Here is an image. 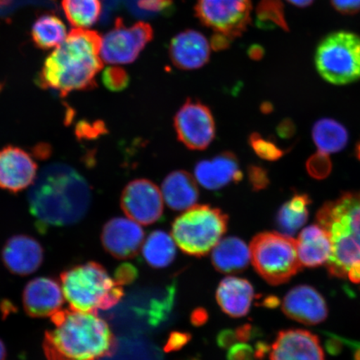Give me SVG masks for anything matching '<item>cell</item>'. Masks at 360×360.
Returning a JSON list of instances; mask_svg holds the SVG:
<instances>
[{
	"label": "cell",
	"instance_id": "obj_1",
	"mask_svg": "<svg viewBox=\"0 0 360 360\" xmlns=\"http://www.w3.org/2000/svg\"><path fill=\"white\" fill-rule=\"evenodd\" d=\"M32 214L43 228L69 226L86 215L91 191L77 170L62 163L44 167L29 192Z\"/></svg>",
	"mask_w": 360,
	"mask_h": 360
},
{
	"label": "cell",
	"instance_id": "obj_2",
	"mask_svg": "<svg viewBox=\"0 0 360 360\" xmlns=\"http://www.w3.org/2000/svg\"><path fill=\"white\" fill-rule=\"evenodd\" d=\"M101 41L96 31L72 30L45 60L37 79L39 86L52 89L62 97L96 88V76L103 66Z\"/></svg>",
	"mask_w": 360,
	"mask_h": 360
},
{
	"label": "cell",
	"instance_id": "obj_3",
	"mask_svg": "<svg viewBox=\"0 0 360 360\" xmlns=\"http://www.w3.org/2000/svg\"><path fill=\"white\" fill-rule=\"evenodd\" d=\"M51 321L43 343L48 360H101L117 349L109 325L96 314L60 310Z\"/></svg>",
	"mask_w": 360,
	"mask_h": 360
},
{
	"label": "cell",
	"instance_id": "obj_4",
	"mask_svg": "<svg viewBox=\"0 0 360 360\" xmlns=\"http://www.w3.org/2000/svg\"><path fill=\"white\" fill-rule=\"evenodd\" d=\"M317 220L331 243L328 272L360 283V193H345L326 202Z\"/></svg>",
	"mask_w": 360,
	"mask_h": 360
},
{
	"label": "cell",
	"instance_id": "obj_5",
	"mask_svg": "<svg viewBox=\"0 0 360 360\" xmlns=\"http://www.w3.org/2000/svg\"><path fill=\"white\" fill-rule=\"evenodd\" d=\"M60 282L65 299L77 311L97 314L114 307L124 296L123 286L96 262L66 269Z\"/></svg>",
	"mask_w": 360,
	"mask_h": 360
},
{
	"label": "cell",
	"instance_id": "obj_6",
	"mask_svg": "<svg viewBox=\"0 0 360 360\" xmlns=\"http://www.w3.org/2000/svg\"><path fill=\"white\" fill-rule=\"evenodd\" d=\"M228 216L210 205H193L175 219L172 237L184 253L195 257L208 255L224 236Z\"/></svg>",
	"mask_w": 360,
	"mask_h": 360
},
{
	"label": "cell",
	"instance_id": "obj_7",
	"mask_svg": "<svg viewBox=\"0 0 360 360\" xmlns=\"http://www.w3.org/2000/svg\"><path fill=\"white\" fill-rule=\"evenodd\" d=\"M250 249L256 272L269 285L289 281L303 267L297 253L296 240L283 233H259Z\"/></svg>",
	"mask_w": 360,
	"mask_h": 360
},
{
	"label": "cell",
	"instance_id": "obj_8",
	"mask_svg": "<svg viewBox=\"0 0 360 360\" xmlns=\"http://www.w3.org/2000/svg\"><path fill=\"white\" fill-rule=\"evenodd\" d=\"M315 65L323 79L344 85L360 79V37L337 31L322 40L315 53Z\"/></svg>",
	"mask_w": 360,
	"mask_h": 360
},
{
	"label": "cell",
	"instance_id": "obj_9",
	"mask_svg": "<svg viewBox=\"0 0 360 360\" xmlns=\"http://www.w3.org/2000/svg\"><path fill=\"white\" fill-rule=\"evenodd\" d=\"M195 15L202 25L232 40L240 37L251 21V0H197Z\"/></svg>",
	"mask_w": 360,
	"mask_h": 360
},
{
	"label": "cell",
	"instance_id": "obj_10",
	"mask_svg": "<svg viewBox=\"0 0 360 360\" xmlns=\"http://www.w3.org/2000/svg\"><path fill=\"white\" fill-rule=\"evenodd\" d=\"M154 37V30L146 22L126 26L117 19L114 28L102 37L101 56L110 65H127L137 60L143 49Z\"/></svg>",
	"mask_w": 360,
	"mask_h": 360
},
{
	"label": "cell",
	"instance_id": "obj_11",
	"mask_svg": "<svg viewBox=\"0 0 360 360\" xmlns=\"http://www.w3.org/2000/svg\"><path fill=\"white\" fill-rule=\"evenodd\" d=\"M179 141L192 150H204L215 137V122L210 108L201 101L188 100L174 116Z\"/></svg>",
	"mask_w": 360,
	"mask_h": 360
},
{
	"label": "cell",
	"instance_id": "obj_12",
	"mask_svg": "<svg viewBox=\"0 0 360 360\" xmlns=\"http://www.w3.org/2000/svg\"><path fill=\"white\" fill-rule=\"evenodd\" d=\"M120 205L129 219L143 225L159 221L164 212L163 195L156 184L148 179L129 183L121 195Z\"/></svg>",
	"mask_w": 360,
	"mask_h": 360
},
{
	"label": "cell",
	"instance_id": "obj_13",
	"mask_svg": "<svg viewBox=\"0 0 360 360\" xmlns=\"http://www.w3.org/2000/svg\"><path fill=\"white\" fill-rule=\"evenodd\" d=\"M143 238L145 232L141 225L131 219H112L102 229V245L116 259L134 257L141 250Z\"/></svg>",
	"mask_w": 360,
	"mask_h": 360
},
{
	"label": "cell",
	"instance_id": "obj_14",
	"mask_svg": "<svg viewBox=\"0 0 360 360\" xmlns=\"http://www.w3.org/2000/svg\"><path fill=\"white\" fill-rule=\"evenodd\" d=\"M37 164L20 148L7 146L0 150V188L11 193L24 191L37 177Z\"/></svg>",
	"mask_w": 360,
	"mask_h": 360
},
{
	"label": "cell",
	"instance_id": "obj_15",
	"mask_svg": "<svg viewBox=\"0 0 360 360\" xmlns=\"http://www.w3.org/2000/svg\"><path fill=\"white\" fill-rule=\"evenodd\" d=\"M282 309L288 317L304 325H318L328 316V307L321 292L309 285H299L283 299Z\"/></svg>",
	"mask_w": 360,
	"mask_h": 360
},
{
	"label": "cell",
	"instance_id": "obj_16",
	"mask_svg": "<svg viewBox=\"0 0 360 360\" xmlns=\"http://www.w3.org/2000/svg\"><path fill=\"white\" fill-rule=\"evenodd\" d=\"M65 296L56 280L39 277L27 283L22 292V304L31 317H51L61 310Z\"/></svg>",
	"mask_w": 360,
	"mask_h": 360
},
{
	"label": "cell",
	"instance_id": "obj_17",
	"mask_svg": "<svg viewBox=\"0 0 360 360\" xmlns=\"http://www.w3.org/2000/svg\"><path fill=\"white\" fill-rule=\"evenodd\" d=\"M270 360H325L319 338L307 330H287L278 335Z\"/></svg>",
	"mask_w": 360,
	"mask_h": 360
},
{
	"label": "cell",
	"instance_id": "obj_18",
	"mask_svg": "<svg viewBox=\"0 0 360 360\" xmlns=\"http://www.w3.org/2000/svg\"><path fill=\"white\" fill-rule=\"evenodd\" d=\"M44 249L33 237L25 235L8 238L2 250V260L12 274L29 276L41 266Z\"/></svg>",
	"mask_w": 360,
	"mask_h": 360
},
{
	"label": "cell",
	"instance_id": "obj_19",
	"mask_svg": "<svg viewBox=\"0 0 360 360\" xmlns=\"http://www.w3.org/2000/svg\"><path fill=\"white\" fill-rule=\"evenodd\" d=\"M210 43L199 31L186 30L171 40L169 55L175 67L184 70L200 69L209 62Z\"/></svg>",
	"mask_w": 360,
	"mask_h": 360
},
{
	"label": "cell",
	"instance_id": "obj_20",
	"mask_svg": "<svg viewBox=\"0 0 360 360\" xmlns=\"http://www.w3.org/2000/svg\"><path fill=\"white\" fill-rule=\"evenodd\" d=\"M195 177L207 190L219 191L241 181L243 173L236 155L226 151L213 159L200 161L195 165Z\"/></svg>",
	"mask_w": 360,
	"mask_h": 360
},
{
	"label": "cell",
	"instance_id": "obj_21",
	"mask_svg": "<svg viewBox=\"0 0 360 360\" xmlns=\"http://www.w3.org/2000/svg\"><path fill=\"white\" fill-rule=\"evenodd\" d=\"M254 298L253 285L243 278H224L216 291V299L220 308L225 314L235 318L245 316L249 313Z\"/></svg>",
	"mask_w": 360,
	"mask_h": 360
},
{
	"label": "cell",
	"instance_id": "obj_22",
	"mask_svg": "<svg viewBox=\"0 0 360 360\" xmlns=\"http://www.w3.org/2000/svg\"><path fill=\"white\" fill-rule=\"evenodd\" d=\"M162 195L170 209L186 210L199 200V188L195 178L184 170H176L167 175L162 184Z\"/></svg>",
	"mask_w": 360,
	"mask_h": 360
},
{
	"label": "cell",
	"instance_id": "obj_23",
	"mask_svg": "<svg viewBox=\"0 0 360 360\" xmlns=\"http://www.w3.org/2000/svg\"><path fill=\"white\" fill-rule=\"evenodd\" d=\"M296 245L300 262L303 267L321 266L330 259V238L319 225H310L304 229L296 240Z\"/></svg>",
	"mask_w": 360,
	"mask_h": 360
},
{
	"label": "cell",
	"instance_id": "obj_24",
	"mask_svg": "<svg viewBox=\"0 0 360 360\" xmlns=\"http://www.w3.org/2000/svg\"><path fill=\"white\" fill-rule=\"evenodd\" d=\"M211 259L219 272H241L250 262V249L240 238H225L214 248Z\"/></svg>",
	"mask_w": 360,
	"mask_h": 360
},
{
	"label": "cell",
	"instance_id": "obj_25",
	"mask_svg": "<svg viewBox=\"0 0 360 360\" xmlns=\"http://www.w3.org/2000/svg\"><path fill=\"white\" fill-rule=\"evenodd\" d=\"M176 243L168 233L163 231L152 232L142 245V255L150 266L165 268L176 256Z\"/></svg>",
	"mask_w": 360,
	"mask_h": 360
},
{
	"label": "cell",
	"instance_id": "obj_26",
	"mask_svg": "<svg viewBox=\"0 0 360 360\" xmlns=\"http://www.w3.org/2000/svg\"><path fill=\"white\" fill-rule=\"evenodd\" d=\"M66 26L53 13H44L34 22L31 36L36 45L41 49L56 48L67 37Z\"/></svg>",
	"mask_w": 360,
	"mask_h": 360
},
{
	"label": "cell",
	"instance_id": "obj_27",
	"mask_svg": "<svg viewBox=\"0 0 360 360\" xmlns=\"http://www.w3.org/2000/svg\"><path fill=\"white\" fill-rule=\"evenodd\" d=\"M310 199L307 195H295L283 205L277 214L276 224L283 235L292 236L307 221Z\"/></svg>",
	"mask_w": 360,
	"mask_h": 360
},
{
	"label": "cell",
	"instance_id": "obj_28",
	"mask_svg": "<svg viewBox=\"0 0 360 360\" xmlns=\"http://www.w3.org/2000/svg\"><path fill=\"white\" fill-rule=\"evenodd\" d=\"M313 138L319 152H339L348 142V133L343 125L333 120H321L314 124Z\"/></svg>",
	"mask_w": 360,
	"mask_h": 360
},
{
	"label": "cell",
	"instance_id": "obj_29",
	"mask_svg": "<svg viewBox=\"0 0 360 360\" xmlns=\"http://www.w3.org/2000/svg\"><path fill=\"white\" fill-rule=\"evenodd\" d=\"M62 7L70 25L79 29L96 25L102 10L101 0H62Z\"/></svg>",
	"mask_w": 360,
	"mask_h": 360
},
{
	"label": "cell",
	"instance_id": "obj_30",
	"mask_svg": "<svg viewBox=\"0 0 360 360\" xmlns=\"http://www.w3.org/2000/svg\"><path fill=\"white\" fill-rule=\"evenodd\" d=\"M249 143L255 154L265 160L276 161L285 154V151L282 150L276 143L264 139L257 133L250 135Z\"/></svg>",
	"mask_w": 360,
	"mask_h": 360
},
{
	"label": "cell",
	"instance_id": "obj_31",
	"mask_svg": "<svg viewBox=\"0 0 360 360\" xmlns=\"http://www.w3.org/2000/svg\"><path fill=\"white\" fill-rule=\"evenodd\" d=\"M103 84L112 92H120L129 86L130 82L127 71L118 66L108 67L103 72Z\"/></svg>",
	"mask_w": 360,
	"mask_h": 360
},
{
	"label": "cell",
	"instance_id": "obj_32",
	"mask_svg": "<svg viewBox=\"0 0 360 360\" xmlns=\"http://www.w3.org/2000/svg\"><path fill=\"white\" fill-rule=\"evenodd\" d=\"M258 18L262 22L269 21L283 28H286L283 6L280 0H263L258 8Z\"/></svg>",
	"mask_w": 360,
	"mask_h": 360
},
{
	"label": "cell",
	"instance_id": "obj_33",
	"mask_svg": "<svg viewBox=\"0 0 360 360\" xmlns=\"http://www.w3.org/2000/svg\"><path fill=\"white\" fill-rule=\"evenodd\" d=\"M306 165H307V171L310 176L316 179L327 178L332 169L330 158L322 152H319L310 157Z\"/></svg>",
	"mask_w": 360,
	"mask_h": 360
},
{
	"label": "cell",
	"instance_id": "obj_34",
	"mask_svg": "<svg viewBox=\"0 0 360 360\" xmlns=\"http://www.w3.org/2000/svg\"><path fill=\"white\" fill-rule=\"evenodd\" d=\"M263 357L257 346L255 349L245 343H237L229 347L228 360H257Z\"/></svg>",
	"mask_w": 360,
	"mask_h": 360
},
{
	"label": "cell",
	"instance_id": "obj_35",
	"mask_svg": "<svg viewBox=\"0 0 360 360\" xmlns=\"http://www.w3.org/2000/svg\"><path fill=\"white\" fill-rule=\"evenodd\" d=\"M248 177L255 191H262L269 186V179L267 171L260 166H250L248 169Z\"/></svg>",
	"mask_w": 360,
	"mask_h": 360
},
{
	"label": "cell",
	"instance_id": "obj_36",
	"mask_svg": "<svg viewBox=\"0 0 360 360\" xmlns=\"http://www.w3.org/2000/svg\"><path fill=\"white\" fill-rule=\"evenodd\" d=\"M138 270L133 264L124 263L116 269L115 274V280L120 285H129L132 283L138 277Z\"/></svg>",
	"mask_w": 360,
	"mask_h": 360
},
{
	"label": "cell",
	"instance_id": "obj_37",
	"mask_svg": "<svg viewBox=\"0 0 360 360\" xmlns=\"http://www.w3.org/2000/svg\"><path fill=\"white\" fill-rule=\"evenodd\" d=\"M336 11L344 15H354L360 11V0H330Z\"/></svg>",
	"mask_w": 360,
	"mask_h": 360
},
{
	"label": "cell",
	"instance_id": "obj_38",
	"mask_svg": "<svg viewBox=\"0 0 360 360\" xmlns=\"http://www.w3.org/2000/svg\"><path fill=\"white\" fill-rule=\"evenodd\" d=\"M172 0H141L139 8L148 11L162 12L172 6Z\"/></svg>",
	"mask_w": 360,
	"mask_h": 360
},
{
	"label": "cell",
	"instance_id": "obj_39",
	"mask_svg": "<svg viewBox=\"0 0 360 360\" xmlns=\"http://www.w3.org/2000/svg\"><path fill=\"white\" fill-rule=\"evenodd\" d=\"M79 129H81V131L79 130L80 136L89 138H96L101 134L106 133L105 126L101 122L94 123V126L85 123Z\"/></svg>",
	"mask_w": 360,
	"mask_h": 360
},
{
	"label": "cell",
	"instance_id": "obj_40",
	"mask_svg": "<svg viewBox=\"0 0 360 360\" xmlns=\"http://www.w3.org/2000/svg\"><path fill=\"white\" fill-rule=\"evenodd\" d=\"M277 131L281 138L289 139L292 137L295 132L294 123L290 120H283V122L278 125Z\"/></svg>",
	"mask_w": 360,
	"mask_h": 360
},
{
	"label": "cell",
	"instance_id": "obj_41",
	"mask_svg": "<svg viewBox=\"0 0 360 360\" xmlns=\"http://www.w3.org/2000/svg\"><path fill=\"white\" fill-rule=\"evenodd\" d=\"M188 335L186 334H181V333H177V334L172 335L170 337L169 343L167 345L168 350H174L182 347L184 345L187 343Z\"/></svg>",
	"mask_w": 360,
	"mask_h": 360
},
{
	"label": "cell",
	"instance_id": "obj_42",
	"mask_svg": "<svg viewBox=\"0 0 360 360\" xmlns=\"http://www.w3.org/2000/svg\"><path fill=\"white\" fill-rule=\"evenodd\" d=\"M249 53L253 60H260L264 55V51L263 49L259 46H255L250 49Z\"/></svg>",
	"mask_w": 360,
	"mask_h": 360
},
{
	"label": "cell",
	"instance_id": "obj_43",
	"mask_svg": "<svg viewBox=\"0 0 360 360\" xmlns=\"http://www.w3.org/2000/svg\"><path fill=\"white\" fill-rule=\"evenodd\" d=\"M287 1L292 4V6L304 8L310 6L314 0H287Z\"/></svg>",
	"mask_w": 360,
	"mask_h": 360
},
{
	"label": "cell",
	"instance_id": "obj_44",
	"mask_svg": "<svg viewBox=\"0 0 360 360\" xmlns=\"http://www.w3.org/2000/svg\"><path fill=\"white\" fill-rule=\"evenodd\" d=\"M6 348L3 341L0 340V360H6Z\"/></svg>",
	"mask_w": 360,
	"mask_h": 360
},
{
	"label": "cell",
	"instance_id": "obj_45",
	"mask_svg": "<svg viewBox=\"0 0 360 360\" xmlns=\"http://www.w3.org/2000/svg\"><path fill=\"white\" fill-rule=\"evenodd\" d=\"M355 152H356V156L358 157V159L360 160V142L358 143Z\"/></svg>",
	"mask_w": 360,
	"mask_h": 360
},
{
	"label": "cell",
	"instance_id": "obj_46",
	"mask_svg": "<svg viewBox=\"0 0 360 360\" xmlns=\"http://www.w3.org/2000/svg\"><path fill=\"white\" fill-rule=\"evenodd\" d=\"M109 360H110V359H109ZM115 360H120V358H118V359H115ZM121 360H124V359H121ZM125 360H126V359H125ZM143 360H160V359H143Z\"/></svg>",
	"mask_w": 360,
	"mask_h": 360
},
{
	"label": "cell",
	"instance_id": "obj_47",
	"mask_svg": "<svg viewBox=\"0 0 360 360\" xmlns=\"http://www.w3.org/2000/svg\"><path fill=\"white\" fill-rule=\"evenodd\" d=\"M2 0H0V3H1Z\"/></svg>",
	"mask_w": 360,
	"mask_h": 360
}]
</instances>
